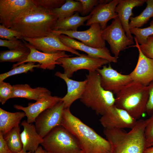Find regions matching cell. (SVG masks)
<instances>
[{
  "instance_id": "6da1fadb",
  "label": "cell",
  "mask_w": 153,
  "mask_h": 153,
  "mask_svg": "<svg viewBox=\"0 0 153 153\" xmlns=\"http://www.w3.org/2000/svg\"><path fill=\"white\" fill-rule=\"evenodd\" d=\"M58 20L52 10L34 5L19 17L10 28L20 33L23 38L42 37L52 33Z\"/></svg>"
},
{
  "instance_id": "7a4b0ae2",
  "label": "cell",
  "mask_w": 153,
  "mask_h": 153,
  "mask_svg": "<svg viewBox=\"0 0 153 153\" xmlns=\"http://www.w3.org/2000/svg\"><path fill=\"white\" fill-rule=\"evenodd\" d=\"M77 139L81 153H110L109 141L73 115L70 108L63 110L61 123Z\"/></svg>"
},
{
  "instance_id": "3957f363",
  "label": "cell",
  "mask_w": 153,
  "mask_h": 153,
  "mask_svg": "<svg viewBox=\"0 0 153 153\" xmlns=\"http://www.w3.org/2000/svg\"><path fill=\"white\" fill-rule=\"evenodd\" d=\"M144 120H137L128 132L123 129L104 128L103 132L110 143V153H143L148 147L144 135Z\"/></svg>"
},
{
  "instance_id": "277c9868",
  "label": "cell",
  "mask_w": 153,
  "mask_h": 153,
  "mask_svg": "<svg viewBox=\"0 0 153 153\" xmlns=\"http://www.w3.org/2000/svg\"><path fill=\"white\" fill-rule=\"evenodd\" d=\"M86 76L87 82L80 100L97 114L102 116L114 105V94L102 87L100 75L97 71L89 72Z\"/></svg>"
},
{
  "instance_id": "5b68a950",
  "label": "cell",
  "mask_w": 153,
  "mask_h": 153,
  "mask_svg": "<svg viewBox=\"0 0 153 153\" xmlns=\"http://www.w3.org/2000/svg\"><path fill=\"white\" fill-rule=\"evenodd\" d=\"M116 95L114 105L126 110L136 120L146 112L149 96L148 86L133 81Z\"/></svg>"
},
{
  "instance_id": "8992f818",
  "label": "cell",
  "mask_w": 153,
  "mask_h": 153,
  "mask_svg": "<svg viewBox=\"0 0 153 153\" xmlns=\"http://www.w3.org/2000/svg\"><path fill=\"white\" fill-rule=\"evenodd\" d=\"M43 139L41 144L48 153H81L76 138L61 125L54 128Z\"/></svg>"
},
{
  "instance_id": "52a82bcc",
  "label": "cell",
  "mask_w": 153,
  "mask_h": 153,
  "mask_svg": "<svg viewBox=\"0 0 153 153\" xmlns=\"http://www.w3.org/2000/svg\"><path fill=\"white\" fill-rule=\"evenodd\" d=\"M57 61L59 65L63 68V73L70 78L74 73L80 70L86 69L89 72L94 71L110 63L106 60L93 58L84 54L75 57L61 58Z\"/></svg>"
},
{
  "instance_id": "ba28073f",
  "label": "cell",
  "mask_w": 153,
  "mask_h": 153,
  "mask_svg": "<svg viewBox=\"0 0 153 153\" xmlns=\"http://www.w3.org/2000/svg\"><path fill=\"white\" fill-rule=\"evenodd\" d=\"M101 36L109 44L112 52L117 59L120 51L134 44L133 39L126 36L118 17L114 19L110 25L102 31Z\"/></svg>"
},
{
  "instance_id": "9c48e42d",
  "label": "cell",
  "mask_w": 153,
  "mask_h": 153,
  "mask_svg": "<svg viewBox=\"0 0 153 153\" xmlns=\"http://www.w3.org/2000/svg\"><path fill=\"white\" fill-rule=\"evenodd\" d=\"M64 109V103L60 101L37 117L35 125L37 133L42 137L43 138L56 127L61 126Z\"/></svg>"
},
{
  "instance_id": "30bf717a",
  "label": "cell",
  "mask_w": 153,
  "mask_h": 153,
  "mask_svg": "<svg viewBox=\"0 0 153 153\" xmlns=\"http://www.w3.org/2000/svg\"><path fill=\"white\" fill-rule=\"evenodd\" d=\"M34 5L32 0H0L1 24L10 28L19 17Z\"/></svg>"
},
{
  "instance_id": "8fae6325",
  "label": "cell",
  "mask_w": 153,
  "mask_h": 153,
  "mask_svg": "<svg viewBox=\"0 0 153 153\" xmlns=\"http://www.w3.org/2000/svg\"><path fill=\"white\" fill-rule=\"evenodd\" d=\"M97 71L101 76V84L105 90L116 94L124 86L133 81L129 75H123L113 68L110 63Z\"/></svg>"
},
{
  "instance_id": "7c38bea8",
  "label": "cell",
  "mask_w": 153,
  "mask_h": 153,
  "mask_svg": "<svg viewBox=\"0 0 153 153\" xmlns=\"http://www.w3.org/2000/svg\"><path fill=\"white\" fill-rule=\"evenodd\" d=\"M137 120L126 110L118 108L114 105L109 109L99 119L105 128H132Z\"/></svg>"
},
{
  "instance_id": "4fadbf2b",
  "label": "cell",
  "mask_w": 153,
  "mask_h": 153,
  "mask_svg": "<svg viewBox=\"0 0 153 153\" xmlns=\"http://www.w3.org/2000/svg\"><path fill=\"white\" fill-rule=\"evenodd\" d=\"M87 30L83 31L58 30L53 31L57 34H64L79 40L88 46L96 48L105 47V41L101 36L102 30L100 24L91 25Z\"/></svg>"
},
{
  "instance_id": "5bb4252c",
  "label": "cell",
  "mask_w": 153,
  "mask_h": 153,
  "mask_svg": "<svg viewBox=\"0 0 153 153\" xmlns=\"http://www.w3.org/2000/svg\"><path fill=\"white\" fill-rule=\"evenodd\" d=\"M23 39L37 50L44 53H52L64 51L77 56L81 55L76 50L64 44L60 40L58 35L52 31L50 35L45 37L36 38L24 37Z\"/></svg>"
},
{
  "instance_id": "9a60e30c",
  "label": "cell",
  "mask_w": 153,
  "mask_h": 153,
  "mask_svg": "<svg viewBox=\"0 0 153 153\" xmlns=\"http://www.w3.org/2000/svg\"><path fill=\"white\" fill-rule=\"evenodd\" d=\"M136 44L131 46L135 47L139 52L136 65L129 74L133 81L147 86L153 81V60L146 56L139 46L136 39L133 37Z\"/></svg>"
},
{
  "instance_id": "2e32d148",
  "label": "cell",
  "mask_w": 153,
  "mask_h": 153,
  "mask_svg": "<svg viewBox=\"0 0 153 153\" xmlns=\"http://www.w3.org/2000/svg\"><path fill=\"white\" fill-rule=\"evenodd\" d=\"M22 40L29 48L30 52L27 59L19 65L29 62H37L40 65L39 68L44 70H53L55 69L56 65H60L57 61L59 58L71 56L66 54L64 51H59L52 53H44L37 50L23 39Z\"/></svg>"
},
{
  "instance_id": "e0dca14e",
  "label": "cell",
  "mask_w": 153,
  "mask_h": 153,
  "mask_svg": "<svg viewBox=\"0 0 153 153\" xmlns=\"http://www.w3.org/2000/svg\"><path fill=\"white\" fill-rule=\"evenodd\" d=\"M119 0H113L107 3L101 2L95 6L91 12L90 18L87 20L86 26H90L95 23L99 24L102 31L107 26V22L111 19L118 17V14L115 12L116 8Z\"/></svg>"
},
{
  "instance_id": "ac0fdd59",
  "label": "cell",
  "mask_w": 153,
  "mask_h": 153,
  "mask_svg": "<svg viewBox=\"0 0 153 153\" xmlns=\"http://www.w3.org/2000/svg\"><path fill=\"white\" fill-rule=\"evenodd\" d=\"M61 98L57 96H52L50 92L35 102L29 103L27 107L15 105L14 107L17 109L23 111L27 117V121L29 123H33L41 113L60 101Z\"/></svg>"
},
{
  "instance_id": "d6986e66",
  "label": "cell",
  "mask_w": 153,
  "mask_h": 153,
  "mask_svg": "<svg viewBox=\"0 0 153 153\" xmlns=\"http://www.w3.org/2000/svg\"><path fill=\"white\" fill-rule=\"evenodd\" d=\"M60 40L64 44L75 50L84 52L90 57L106 60L110 63H116L118 59L112 56L109 50L106 47L100 48H93L87 46L81 42L64 34L58 35Z\"/></svg>"
},
{
  "instance_id": "ffe728a7",
  "label": "cell",
  "mask_w": 153,
  "mask_h": 153,
  "mask_svg": "<svg viewBox=\"0 0 153 153\" xmlns=\"http://www.w3.org/2000/svg\"><path fill=\"white\" fill-rule=\"evenodd\" d=\"M54 75L63 79L66 84L67 94L61 98L60 101L64 103L65 109L70 108L74 101L81 98L85 90L87 80L86 79L82 81L74 80L59 71L56 72Z\"/></svg>"
},
{
  "instance_id": "44dd1931",
  "label": "cell",
  "mask_w": 153,
  "mask_h": 153,
  "mask_svg": "<svg viewBox=\"0 0 153 153\" xmlns=\"http://www.w3.org/2000/svg\"><path fill=\"white\" fill-rule=\"evenodd\" d=\"M146 0H119L115 10L123 27L129 38L133 39L130 32L129 26L130 18L133 16V9L142 5Z\"/></svg>"
},
{
  "instance_id": "7402d4cb",
  "label": "cell",
  "mask_w": 153,
  "mask_h": 153,
  "mask_svg": "<svg viewBox=\"0 0 153 153\" xmlns=\"http://www.w3.org/2000/svg\"><path fill=\"white\" fill-rule=\"evenodd\" d=\"M23 130L20 133L23 144V150L33 153L39 145L43 142V139L37 133L35 125L24 120L21 123Z\"/></svg>"
},
{
  "instance_id": "603a6c76",
  "label": "cell",
  "mask_w": 153,
  "mask_h": 153,
  "mask_svg": "<svg viewBox=\"0 0 153 153\" xmlns=\"http://www.w3.org/2000/svg\"><path fill=\"white\" fill-rule=\"evenodd\" d=\"M12 86L13 90L12 98H25L36 101L50 92L44 87H38L32 88L27 84Z\"/></svg>"
},
{
  "instance_id": "cb8c5ba5",
  "label": "cell",
  "mask_w": 153,
  "mask_h": 153,
  "mask_svg": "<svg viewBox=\"0 0 153 153\" xmlns=\"http://www.w3.org/2000/svg\"><path fill=\"white\" fill-rule=\"evenodd\" d=\"M26 116L24 112H10L0 108V131L3 135L18 126Z\"/></svg>"
},
{
  "instance_id": "d4e9b609",
  "label": "cell",
  "mask_w": 153,
  "mask_h": 153,
  "mask_svg": "<svg viewBox=\"0 0 153 153\" xmlns=\"http://www.w3.org/2000/svg\"><path fill=\"white\" fill-rule=\"evenodd\" d=\"M90 14L85 16H80L78 12L64 19L58 20L54 28L53 31H77L78 28L84 25V22L91 17Z\"/></svg>"
},
{
  "instance_id": "484cf974",
  "label": "cell",
  "mask_w": 153,
  "mask_h": 153,
  "mask_svg": "<svg viewBox=\"0 0 153 153\" xmlns=\"http://www.w3.org/2000/svg\"><path fill=\"white\" fill-rule=\"evenodd\" d=\"M30 52L29 48L26 49L9 50L1 51L0 62H17L12 65V68L15 67L27 59Z\"/></svg>"
},
{
  "instance_id": "4316f807",
  "label": "cell",
  "mask_w": 153,
  "mask_h": 153,
  "mask_svg": "<svg viewBox=\"0 0 153 153\" xmlns=\"http://www.w3.org/2000/svg\"><path fill=\"white\" fill-rule=\"evenodd\" d=\"M82 10V4L78 0H66L60 7L52 11L57 16L58 20H60L72 16L75 12L81 13Z\"/></svg>"
},
{
  "instance_id": "83f0119b",
  "label": "cell",
  "mask_w": 153,
  "mask_h": 153,
  "mask_svg": "<svg viewBox=\"0 0 153 153\" xmlns=\"http://www.w3.org/2000/svg\"><path fill=\"white\" fill-rule=\"evenodd\" d=\"M20 132V127L19 126L12 128L3 135L4 138L12 153H18L23 150Z\"/></svg>"
},
{
  "instance_id": "f1b7e54d",
  "label": "cell",
  "mask_w": 153,
  "mask_h": 153,
  "mask_svg": "<svg viewBox=\"0 0 153 153\" xmlns=\"http://www.w3.org/2000/svg\"><path fill=\"white\" fill-rule=\"evenodd\" d=\"M146 7L139 15L130 18L129 26L130 29L141 27L153 17V0H146Z\"/></svg>"
},
{
  "instance_id": "f546056e",
  "label": "cell",
  "mask_w": 153,
  "mask_h": 153,
  "mask_svg": "<svg viewBox=\"0 0 153 153\" xmlns=\"http://www.w3.org/2000/svg\"><path fill=\"white\" fill-rule=\"evenodd\" d=\"M39 64H35V63L29 62L26 63H22L12 68L10 71L0 75V82L3 81L8 77L22 73H26L29 71H33L34 68H39Z\"/></svg>"
},
{
  "instance_id": "4dcf8cb0",
  "label": "cell",
  "mask_w": 153,
  "mask_h": 153,
  "mask_svg": "<svg viewBox=\"0 0 153 153\" xmlns=\"http://www.w3.org/2000/svg\"><path fill=\"white\" fill-rule=\"evenodd\" d=\"M132 34L135 35L138 43L141 44L146 43L148 37L153 35V20L150 23V26L146 28H134L130 29Z\"/></svg>"
},
{
  "instance_id": "1f68e13d",
  "label": "cell",
  "mask_w": 153,
  "mask_h": 153,
  "mask_svg": "<svg viewBox=\"0 0 153 153\" xmlns=\"http://www.w3.org/2000/svg\"><path fill=\"white\" fill-rule=\"evenodd\" d=\"M34 5L44 9L52 10L60 7L65 0H32Z\"/></svg>"
},
{
  "instance_id": "d6a6232c",
  "label": "cell",
  "mask_w": 153,
  "mask_h": 153,
  "mask_svg": "<svg viewBox=\"0 0 153 153\" xmlns=\"http://www.w3.org/2000/svg\"><path fill=\"white\" fill-rule=\"evenodd\" d=\"M13 90V86L9 83L4 81L0 82V102L2 105L12 98Z\"/></svg>"
},
{
  "instance_id": "836d02e7",
  "label": "cell",
  "mask_w": 153,
  "mask_h": 153,
  "mask_svg": "<svg viewBox=\"0 0 153 153\" xmlns=\"http://www.w3.org/2000/svg\"><path fill=\"white\" fill-rule=\"evenodd\" d=\"M0 37L9 40L17 39H23V37L20 33L11 28H7L1 24L0 25Z\"/></svg>"
},
{
  "instance_id": "e575fe53",
  "label": "cell",
  "mask_w": 153,
  "mask_h": 153,
  "mask_svg": "<svg viewBox=\"0 0 153 153\" xmlns=\"http://www.w3.org/2000/svg\"><path fill=\"white\" fill-rule=\"evenodd\" d=\"M0 46L7 47L9 50L26 49L28 48L22 40L18 39L12 40L0 39Z\"/></svg>"
},
{
  "instance_id": "d590c367",
  "label": "cell",
  "mask_w": 153,
  "mask_h": 153,
  "mask_svg": "<svg viewBox=\"0 0 153 153\" xmlns=\"http://www.w3.org/2000/svg\"><path fill=\"white\" fill-rule=\"evenodd\" d=\"M145 127L144 135L148 147L151 146L153 143V112L150 117L144 120Z\"/></svg>"
},
{
  "instance_id": "8d00e7d4",
  "label": "cell",
  "mask_w": 153,
  "mask_h": 153,
  "mask_svg": "<svg viewBox=\"0 0 153 153\" xmlns=\"http://www.w3.org/2000/svg\"><path fill=\"white\" fill-rule=\"evenodd\" d=\"M139 46L146 56L153 60V35L148 37L146 43L139 44Z\"/></svg>"
},
{
  "instance_id": "74e56055",
  "label": "cell",
  "mask_w": 153,
  "mask_h": 153,
  "mask_svg": "<svg viewBox=\"0 0 153 153\" xmlns=\"http://www.w3.org/2000/svg\"><path fill=\"white\" fill-rule=\"evenodd\" d=\"M82 4V10L81 13L83 16L88 14L91 12L94 7L99 3L97 0H78Z\"/></svg>"
},
{
  "instance_id": "f35d334b",
  "label": "cell",
  "mask_w": 153,
  "mask_h": 153,
  "mask_svg": "<svg viewBox=\"0 0 153 153\" xmlns=\"http://www.w3.org/2000/svg\"><path fill=\"white\" fill-rule=\"evenodd\" d=\"M149 88V96L146 105V111L150 115L153 112V81L148 86Z\"/></svg>"
},
{
  "instance_id": "ab89813d",
  "label": "cell",
  "mask_w": 153,
  "mask_h": 153,
  "mask_svg": "<svg viewBox=\"0 0 153 153\" xmlns=\"http://www.w3.org/2000/svg\"><path fill=\"white\" fill-rule=\"evenodd\" d=\"M0 153H12L5 140L3 135L0 131Z\"/></svg>"
},
{
  "instance_id": "60d3db41",
  "label": "cell",
  "mask_w": 153,
  "mask_h": 153,
  "mask_svg": "<svg viewBox=\"0 0 153 153\" xmlns=\"http://www.w3.org/2000/svg\"><path fill=\"white\" fill-rule=\"evenodd\" d=\"M33 153H46V151L42 147L39 146L37 150Z\"/></svg>"
},
{
  "instance_id": "b9f144b4",
  "label": "cell",
  "mask_w": 153,
  "mask_h": 153,
  "mask_svg": "<svg viewBox=\"0 0 153 153\" xmlns=\"http://www.w3.org/2000/svg\"><path fill=\"white\" fill-rule=\"evenodd\" d=\"M143 153H153V147L150 146L146 148L144 150Z\"/></svg>"
},
{
  "instance_id": "7bdbcfd3",
  "label": "cell",
  "mask_w": 153,
  "mask_h": 153,
  "mask_svg": "<svg viewBox=\"0 0 153 153\" xmlns=\"http://www.w3.org/2000/svg\"><path fill=\"white\" fill-rule=\"evenodd\" d=\"M16 153H31L30 152H26L22 150L21 151Z\"/></svg>"
},
{
  "instance_id": "ee69618b",
  "label": "cell",
  "mask_w": 153,
  "mask_h": 153,
  "mask_svg": "<svg viewBox=\"0 0 153 153\" xmlns=\"http://www.w3.org/2000/svg\"><path fill=\"white\" fill-rule=\"evenodd\" d=\"M151 146L153 147V143L151 144Z\"/></svg>"
},
{
  "instance_id": "f6af8a7d",
  "label": "cell",
  "mask_w": 153,
  "mask_h": 153,
  "mask_svg": "<svg viewBox=\"0 0 153 153\" xmlns=\"http://www.w3.org/2000/svg\"><path fill=\"white\" fill-rule=\"evenodd\" d=\"M46 153H48L46 151Z\"/></svg>"
}]
</instances>
